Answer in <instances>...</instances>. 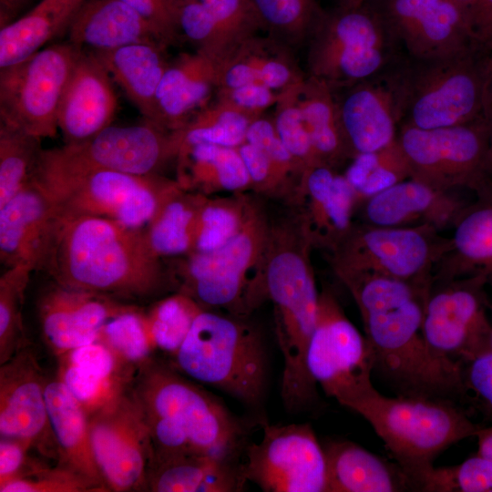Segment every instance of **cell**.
<instances>
[{
  "instance_id": "cb8c5ba5",
  "label": "cell",
  "mask_w": 492,
  "mask_h": 492,
  "mask_svg": "<svg viewBox=\"0 0 492 492\" xmlns=\"http://www.w3.org/2000/svg\"><path fill=\"white\" fill-rule=\"evenodd\" d=\"M117 108L113 79L95 56L83 49L57 113L58 129L66 144L86 140L111 125Z\"/></svg>"
},
{
  "instance_id": "be15d7a7",
  "label": "cell",
  "mask_w": 492,
  "mask_h": 492,
  "mask_svg": "<svg viewBox=\"0 0 492 492\" xmlns=\"http://www.w3.org/2000/svg\"><path fill=\"white\" fill-rule=\"evenodd\" d=\"M487 118L488 125H489V129H490L491 149H492V87H490L489 101H488L487 111Z\"/></svg>"
},
{
  "instance_id": "f546056e",
  "label": "cell",
  "mask_w": 492,
  "mask_h": 492,
  "mask_svg": "<svg viewBox=\"0 0 492 492\" xmlns=\"http://www.w3.org/2000/svg\"><path fill=\"white\" fill-rule=\"evenodd\" d=\"M67 33L68 42L91 50H108L137 43L169 46L151 24L120 0H86Z\"/></svg>"
},
{
  "instance_id": "8fae6325",
  "label": "cell",
  "mask_w": 492,
  "mask_h": 492,
  "mask_svg": "<svg viewBox=\"0 0 492 492\" xmlns=\"http://www.w3.org/2000/svg\"><path fill=\"white\" fill-rule=\"evenodd\" d=\"M397 141L411 179L443 190L466 188L476 194L492 187V149L487 118L423 129L401 126Z\"/></svg>"
},
{
  "instance_id": "03108f58",
  "label": "cell",
  "mask_w": 492,
  "mask_h": 492,
  "mask_svg": "<svg viewBox=\"0 0 492 492\" xmlns=\"http://www.w3.org/2000/svg\"><path fill=\"white\" fill-rule=\"evenodd\" d=\"M487 286L492 289V278L487 282Z\"/></svg>"
},
{
  "instance_id": "277c9868",
  "label": "cell",
  "mask_w": 492,
  "mask_h": 492,
  "mask_svg": "<svg viewBox=\"0 0 492 492\" xmlns=\"http://www.w3.org/2000/svg\"><path fill=\"white\" fill-rule=\"evenodd\" d=\"M313 247L299 213L270 224L260 282L273 304L275 333L283 357L282 384L298 390L312 378L307 353L318 313L320 292L311 261Z\"/></svg>"
},
{
  "instance_id": "5b68a950",
  "label": "cell",
  "mask_w": 492,
  "mask_h": 492,
  "mask_svg": "<svg viewBox=\"0 0 492 492\" xmlns=\"http://www.w3.org/2000/svg\"><path fill=\"white\" fill-rule=\"evenodd\" d=\"M362 415L384 441L395 462L423 491L433 472L435 458L456 442L484 426L475 423L466 409L446 399L388 397L375 390L357 404Z\"/></svg>"
},
{
  "instance_id": "e0dca14e",
  "label": "cell",
  "mask_w": 492,
  "mask_h": 492,
  "mask_svg": "<svg viewBox=\"0 0 492 492\" xmlns=\"http://www.w3.org/2000/svg\"><path fill=\"white\" fill-rule=\"evenodd\" d=\"M92 451L108 491L147 488L152 461L149 429L131 390L87 415Z\"/></svg>"
},
{
  "instance_id": "6da1fadb",
  "label": "cell",
  "mask_w": 492,
  "mask_h": 492,
  "mask_svg": "<svg viewBox=\"0 0 492 492\" xmlns=\"http://www.w3.org/2000/svg\"><path fill=\"white\" fill-rule=\"evenodd\" d=\"M333 272L359 309L374 370L398 395L461 400V366L436 356L424 336L429 290L372 272Z\"/></svg>"
},
{
  "instance_id": "836d02e7",
  "label": "cell",
  "mask_w": 492,
  "mask_h": 492,
  "mask_svg": "<svg viewBox=\"0 0 492 492\" xmlns=\"http://www.w3.org/2000/svg\"><path fill=\"white\" fill-rule=\"evenodd\" d=\"M167 47L157 43H137L90 52L122 88L144 119L150 121L157 89L169 63L166 55Z\"/></svg>"
},
{
  "instance_id": "ee69618b",
  "label": "cell",
  "mask_w": 492,
  "mask_h": 492,
  "mask_svg": "<svg viewBox=\"0 0 492 492\" xmlns=\"http://www.w3.org/2000/svg\"><path fill=\"white\" fill-rule=\"evenodd\" d=\"M251 203L241 194L206 196L199 212L193 252L211 251L230 241L243 227Z\"/></svg>"
},
{
  "instance_id": "f907efd6",
  "label": "cell",
  "mask_w": 492,
  "mask_h": 492,
  "mask_svg": "<svg viewBox=\"0 0 492 492\" xmlns=\"http://www.w3.org/2000/svg\"><path fill=\"white\" fill-rule=\"evenodd\" d=\"M423 491L492 492V459L477 454L456 466L435 467Z\"/></svg>"
},
{
  "instance_id": "003e7915",
  "label": "cell",
  "mask_w": 492,
  "mask_h": 492,
  "mask_svg": "<svg viewBox=\"0 0 492 492\" xmlns=\"http://www.w3.org/2000/svg\"><path fill=\"white\" fill-rule=\"evenodd\" d=\"M491 69H492V59H491ZM491 87H492V78H491Z\"/></svg>"
},
{
  "instance_id": "8992f818",
  "label": "cell",
  "mask_w": 492,
  "mask_h": 492,
  "mask_svg": "<svg viewBox=\"0 0 492 492\" xmlns=\"http://www.w3.org/2000/svg\"><path fill=\"white\" fill-rule=\"evenodd\" d=\"M492 54L472 48L428 59L405 56L401 126L447 128L487 118Z\"/></svg>"
},
{
  "instance_id": "484cf974",
  "label": "cell",
  "mask_w": 492,
  "mask_h": 492,
  "mask_svg": "<svg viewBox=\"0 0 492 492\" xmlns=\"http://www.w3.org/2000/svg\"><path fill=\"white\" fill-rule=\"evenodd\" d=\"M296 192L313 247L332 251L354 224L359 205L354 188L344 174L318 165L302 173Z\"/></svg>"
},
{
  "instance_id": "8d00e7d4",
  "label": "cell",
  "mask_w": 492,
  "mask_h": 492,
  "mask_svg": "<svg viewBox=\"0 0 492 492\" xmlns=\"http://www.w3.org/2000/svg\"><path fill=\"white\" fill-rule=\"evenodd\" d=\"M86 0H42L0 29V68L17 64L67 31Z\"/></svg>"
},
{
  "instance_id": "680465c9",
  "label": "cell",
  "mask_w": 492,
  "mask_h": 492,
  "mask_svg": "<svg viewBox=\"0 0 492 492\" xmlns=\"http://www.w3.org/2000/svg\"><path fill=\"white\" fill-rule=\"evenodd\" d=\"M29 442L2 437L0 442V486L18 477L29 464Z\"/></svg>"
},
{
  "instance_id": "44dd1931",
  "label": "cell",
  "mask_w": 492,
  "mask_h": 492,
  "mask_svg": "<svg viewBox=\"0 0 492 492\" xmlns=\"http://www.w3.org/2000/svg\"><path fill=\"white\" fill-rule=\"evenodd\" d=\"M37 356L27 343L0 365V433L29 442L57 460L46 402L47 383Z\"/></svg>"
},
{
  "instance_id": "7bdbcfd3",
  "label": "cell",
  "mask_w": 492,
  "mask_h": 492,
  "mask_svg": "<svg viewBox=\"0 0 492 492\" xmlns=\"http://www.w3.org/2000/svg\"><path fill=\"white\" fill-rule=\"evenodd\" d=\"M40 142L0 122V206L33 180L43 150Z\"/></svg>"
},
{
  "instance_id": "60d3db41",
  "label": "cell",
  "mask_w": 492,
  "mask_h": 492,
  "mask_svg": "<svg viewBox=\"0 0 492 492\" xmlns=\"http://www.w3.org/2000/svg\"><path fill=\"white\" fill-rule=\"evenodd\" d=\"M261 28L292 48L306 43L323 14L318 0H250Z\"/></svg>"
},
{
  "instance_id": "30bf717a",
  "label": "cell",
  "mask_w": 492,
  "mask_h": 492,
  "mask_svg": "<svg viewBox=\"0 0 492 492\" xmlns=\"http://www.w3.org/2000/svg\"><path fill=\"white\" fill-rule=\"evenodd\" d=\"M269 230L263 211L251 203L243 227L230 241L211 251L184 256L178 271L179 292L204 309L245 317L264 300L250 273L261 263Z\"/></svg>"
},
{
  "instance_id": "94428289",
  "label": "cell",
  "mask_w": 492,
  "mask_h": 492,
  "mask_svg": "<svg viewBox=\"0 0 492 492\" xmlns=\"http://www.w3.org/2000/svg\"><path fill=\"white\" fill-rule=\"evenodd\" d=\"M477 455L492 459V425L483 426L476 435Z\"/></svg>"
},
{
  "instance_id": "6125c7cd",
  "label": "cell",
  "mask_w": 492,
  "mask_h": 492,
  "mask_svg": "<svg viewBox=\"0 0 492 492\" xmlns=\"http://www.w3.org/2000/svg\"><path fill=\"white\" fill-rule=\"evenodd\" d=\"M335 6L357 7L366 5L369 0H333Z\"/></svg>"
},
{
  "instance_id": "83f0119b",
  "label": "cell",
  "mask_w": 492,
  "mask_h": 492,
  "mask_svg": "<svg viewBox=\"0 0 492 492\" xmlns=\"http://www.w3.org/2000/svg\"><path fill=\"white\" fill-rule=\"evenodd\" d=\"M216 67L217 89L261 84L280 92L307 76L293 48L268 34L255 33L242 39L216 60Z\"/></svg>"
},
{
  "instance_id": "9f6ffc18",
  "label": "cell",
  "mask_w": 492,
  "mask_h": 492,
  "mask_svg": "<svg viewBox=\"0 0 492 492\" xmlns=\"http://www.w3.org/2000/svg\"><path fill=\"white\" fill-rule=\"evenodd\" d=\"M138 12L165 38L169 46L181 40L177 25V0H120Z\"/></svg>"
},
{
  "instance_id": "e575fe53",
  "label": "cell",
  "mask_w": 492,
  "mask_h": 492,
  "mask_svg": "<svg viewBox=\"0 0 492 492\" xmlns=\"http://www.w3.org/2000/svg\"><path fill=\"white\" fill-rule=\"evenodd\" d=\"M176 161V180L187 190L210 196L220 192L241 194L252 189L237 148L195 144L181 148Z\"/></svg>"
},
{
  "instance_id": "603a6c76",
  "label": "cell",
  "mask_w": 492,
  "mask_h": 492,
  "mask_svg": "<svg viewBox=\"0 0 492 492\" xmlns=\"http://www.w3.org/2000/svg\"><path fill=\"white\" fill-rule=\"evenodd\" d=\"M96 293L65 287L56 282L37 301V315L46 343L57 355L98 340L104 324L130 308Z\"/></svg>"
},
{
  "instance_id": "d6a6232c",
  "label": "cell",
  "mask_w": 492,
  "mask_h": 492,
  "mask_svg": "<svg viewBox=\"0 0 492 492\" xmlns=\"http://www.w3.org/2000/svg\"><path fill=\"white\" fill-rule=\"evenodd\" d=\"M241 464L203 454H181L151 463L147 488L154 492H233L244 488Z\"/></svg>"
},
{
  "instance_id": "4dcf8cb0",
  "label": "cell",
  "mask_w": 492,
  "mask_h": 492,
  "mask_svg": "<svg viewBox=\"0 0 492 492\" xmlns=\"http://www.w3.org/2000/svg\"><path fill=\"white\" fill-rule=\"evenodd\" d=\"M322 446L326 462L325 492L415 491L396 462L348 440H331Z\"/></svg>"
},
{
  "instance_id": "7a4b0ae2",
  "label": "cell",
  "mask_w": 492,
  "mask_h": 492,
  "mask_svg": "<svg viewBox=\"0 0 492 492\" xmlns=\"http://www.w3.org/2000/svg\"><path fill=\"white\" fill-rule=\"evenodd\" d=\"M46 268L54 282L114 300H143L172 282L142 229L100 217L59 224Z\"/></svg>"
},
{
  "instance_id": "c3c4849f",
  "label": "cell",
  "mask_w": 492,
  "mask_h": 492,
  "mask_svg": "<svg viewBox=\"0 0 492 492\" xmlns=\"http://www.w3.org/2000/svg\"><path fill=\"white\" fill-rule=\"evenodd\" d=\"M98 340L109 346L119 359L137 364L150 357L154 346L147 316L134 306L109 319L100 330Z\"/></svg>"
},
{
  "instance_id": "f35d334b",
  "label": "cell",
  "mask_w": 492,
  "mask_h": 492,
  "mask_svg": "<svg viewBox=\"0 0 492 492\" xmlns=\"http://www.w3.org/2000/svg\"><path fill=\"white\" fill-rule=\"evenodd\" d=\"M299 103L320 164L337 169L352 159L333 90L306 76L300 87Z\"/></svg>"
},
{
  "instance_id": "b9f144b4",
  "label": "cell",
  "mask_w": 492,
  "mask_h": 492,
  "mask_svg": "<svg viewBox=\"0 0 492 492\" xmlns=\"http://www.w3.org/2000/svg\"><path fill=\"white\" fill-rule=\"evenodd\" d=\"M344 176L354 188L360 207L374 194L410 179L411 173L407 159L396 139L376 152L354 157Z\"/></svg>"
},
{
  "instance_id": "9a60e30c",
  "label": "cell",
  "mask_w": 492,
  "mask_h": 492,
  "mask_svg": "<svg viewBox=\"0 0 492 492\" xmlns=\"http://www.w3.org/2000/svg\"><path fill=\"white\" fill-rule=\"evenodd\" d=\"M487 279L475 275L433 282L425 298L423 333L439 359L458 366L490 350Z\"/></svg>"
},
{
  "instance_id": "f1b7e54d",
  "label": "cell",
  "mask_w": 492,
  "mask_h": 492,
  "mask_svg": "<svg viewBox=\"0 0 492 492\" xmlns=\"http://www.w3.org/2000/svg\"><path fill=\"white\" fill-rule=\"evenodd\" d=\"M476 197L456 220L432 283L475 275H484L487 282L492 278V188Z\"/></svg>"
},
{
  "instance_id": "d6986e66",
  "label": "cell",
  "mask_w": 492,
  "mask_h": 492,
  "mask_svg": "<svg viewBox=\"0 0 492 492\" xmlns=\"http://www.w3.org/2000/svg\"><path fill=\"white\" fill-rule=\"evenodd\" d=\"M405 56L371 78L333 90L353 158L376 152L397 139L405 109Z\"/></svg>"
},
{
  "instance_id": "f5cc1de1",
  "label": "cell",
  "mask_w": 492,
  "mask_h": 492,
  "mask_svg": "<svg viewBox=\"0 0 492 492\" xmlns=\"http://www.w3.org/2000/svg\"><path fill=\"white\" fill-rule=\"evenodd\" d=\"M237 149L250 175L252 190L265 193H281L290 189L293 178L260 148L245 141Z\"/></svg>"
},
{
  "instance_id": "7c38bea8",
  "label": "cell",
  "mask_w": 492,
  "mask_h": 492,
  "mask_svg": "<svg viewBox=\"0 0 492 492\" xmlns=\"http://www.w3.org/2000/svg\"><path fill=\"white\" fill-rule=\"evenodd\" d=\"M449 238L431 226L384 227L354 224L330 251L333 270L365 271L429 290Z\"/></svg>"
},
{
  "instance_id": "e7e4bbea",
  "label": "cell",
  "mask_w": 492,
  "mask_h": 492,
  "mask_svg": "<svg viewBox=\"0 0 492 492\" xmlns=\"http://www.w3.org/2000/svg\"><path fill=\"white\" fill-rule=\"evenodd\" d=\"M488 307H489V313H490V317H491V322H492V299L489 300ZM490 350L492 351V334H491V345H490Z\"/></svg>"
},
{
  "instance_id": "ba28073f",
  "label": "cell",
  "mask_w": 492,
  "mask_h": 492,
  "mask_svg": "<svg viewBox=\"0 0 492 492\" xmlns=\"http://www.w3.org/2000/svg\"><path fill=\"white\" fill-rule=\"evenodd\" d=\"M307 45V76L337 90L371 78L405 55L368 5L324 10Z\"/></svg>"
},
{
  "instance_id": "f6af8a7d",
  "label": "cell",
  "mask_w": 492,
  "mask_h": 492,
  "mask_svg": "<svg viewBox=\"0 0 492 492\" xmlns=\"http://www.w3.org/2000/svg\"><path fill=\"white\" fill-rule=\"evenodd\" d=\"M32 272L15 265L6 267L0 276V364L26 344L23 305Z\"/></svg>"
},
{
  "instance_id": "1f68e13d",
  "label": "cell",
  "mask_w": 492,
  "mask_h": 492,
  "mask_svg": "<svg viewBox=\"0 0 492 492\" xmlns=\"http://www.w3.org/2000/svg\"><path fill=\"white\" fill-rule=\"evenodd\" d=\"M45 394L57 462L108 491L92 451L85 409L58 376L47 380Z\"/></svg>"
},
{
  "instance_id": "52a82bcc",
  "label": "cell",
  "mask_w": 492,
  "mask_h": 492,
  "mask_svg": "<svg viewBox=\"0 0 492 492\" xmlns=\"http://www.w3.org/2000/svg\"><path fill=\"white\" fill-rule=\"evenodd\" d=\"M243 318L203 309L174 357L178 371L252 406L264 395L267 358L261 335Z\"/></svg>"
},
{
  "instance_id": "681fc988",
  "label": "cell",
  "mask_w": 492,
  "mask_h": 492,
  "mask_svg": "<svg viewBox=\"0 0 492 492\" xmlns=\"http://www.w3.org/2000/svg\"><path fill=\"white\" fill-rule=\"evenodd\" d=\"M95 484L61 465L44 467L29 463L15 478L0 486V492H101Z\"/></svg>"
},
{
  "instance_id": "816d5d0a",
  "label": "cell",
  "mask_w": 492,
  "mask_h": 492,
  "mask_svg": "<svg viewBox=\"0 0 492 492\" xmlns=\"http://www.w3.org/2000/svg\"><path fill=\"white\" fill-rule=\"evenodd\" d=\"M461 400L469 401L492 423V351L482 352L461 364Z\"/></svg>"
},
{
  "instance_id": "d590c367",
  "label": "cell",
  "mask_w": 492,
  "mask_h": 492,
  "mask_svg": "<svg viewBox=\"0 0 492 492\" xmlns=\"http://www.w3.org/2000/svg\"><path fill=\"white\" fill-rule=\"evenodd\" d=\"M59 356L57 376L87 415L124 390L118 374L119 358L105 343L97 340Z\"/></svg>"
},
{
  "instance_id": "4fadbf2b",
  "label": "cell",
  "mask_w": 492,
  "mask_h": 492,
  "mask_svg": "<svg viewBox=\"0 0 492 492\" xmlns=\"http://www.w3.org/2000/svg\"><path fill=\"white\" fill-rule=\"evenodd\" d=\"M307 368L328 396L352 410L376 390L371 378L374 371L372 349L328 288L320 292Z\"/></svg>"
},
{
  "instance_id": "7402d4cb",
  "label": "cell",
  "mask_w": 492,
  "mask_h": 492,
  "mask_svg": "<svg viewBox=\"0 0 492 492\" xmlns=\"http://www.w3.org/2000/svg\"><path fill=\"white\" fill-rule=\"evenodd\" d=\"M59 222L50 194L35 179L0 206V260L43 269Z\"/></svg>"
},
{
  "instance_id": "ab89813d",
  "label": "cell",
  "mask_w": 492,
  "mask_h": 492,
  "mask_svg": "<svg viewBox=\"0 0 492 492\" xmlns=\"http://www.w3.org/2000/svg\"><path fill=\"white\" fill-rule=\"evenodd\" d=\"M253 120L233 106L215 97L181 129L176 131L179 149L203 143L238 148L246 141L248 128Z\"/></svg>"
},
{
  "instance_id": "11a10c76",
  "label": "cell",
  "mask_w": 492,
  "mask_h": 492,
  "mask_svg": "<svg viewBox=\"0 0 492 492\" xmlns=\"http://www.w3.org/2000/svg\"><path fill=\"white\" fill-rule=\"evenodd\" d=\"M280 92L261 84H247L235 87L218 88L215 97L241 110L253 119L276 104Z\"/></svg>"
},
{
  "instance_id": "d4e9b609",
  "label": "cell",
  "mask_w": 492,
  "mask_h": 492,
  "mask_svg": "<svg viewBox=\"0 0 492 492\" xmlns=\"http://www.w3.org/2000/svg\"><path fill=\"white\" fill-rule=\"evenodd\" d=\"M469 202L414 179L400 181L365 200L363 222L384 227H453Z\"/></svg>"
},
{
  "instance_id": "9c48e42d",
  "label": "cell",
  "mask_w": 492,
  "mask_h": 492,
  "mask_svg": "<svg viewBox=\"0 0 492 492\" xmlns=\"http://www.w3.org/2000/svg\"><path fill=\"white\" fill-rule=\"evenodd\" d=\"M34 179L53 199L59 224L84 217L107 218L142 229L175 182L160 176L101 169H61L37 164Z\"/></svg>"
},
{
  "instance_id": "2e32d148",
  "label": "cell",
  "mask_w": 492,
  "mask_h": 492,
  "mask_svg": "<svg viewBox=\"0 0 492 492\" xmlns=\"http://www.w3.org/2000/svg\"><path fill=\"white\" fill-rule=\"evenodd\" d=\"M179 150L175 131H168L145 119L136 125H109L86 140L43 149L39 164L146 176L159 174L168 162L177 159Z\"/></svg>"
},
{
  "instance_id": "4316f807",
  "label": "cell",
  "mask_w": 492,
  "mask_h": 492,
  "mask_svg": "<svg viewBox=\"0 0 492 492\" xmlns=\"http://www.w3.org/2000/svg\"><path fill=\"white\" fill-rule=\"evenodd\" d=\"M217 90L216 61L196 51L170 60L157 89L151 122L168 131L181 129Z\"/></svg>"
},
{
  "instance_id": "74e56055",
  "label": "cell",
  "mask_w": 492,
  "mask_h": 492,
  "mask_svg": "<svg viewBox=\"0 0 492 492\" xmlns=\"http://www.w3.org/2000/svg\"><path fill=\"white\" fill-rule=\"evenodd\" d=\"M205 197L185 190L175 179L163 194L153 217L142 228L155 255L162 259L193 252L199 212Z\"/></svg>"
},
{
  "instance_id": "db71d44e",
  "label": "cell",
  "mask_w": 492,
  "mask_h": 492,
  "mask_svg": "<svg viewBox=\"0 0 492 492\" xmlns=\"http://www.w3.org/2000/svg\"><path fill=\"white\" fill-rule=\"evenodd\" d=\"M246 141L260 148L282 170L300 182L303 170L282 143L272 119L263 116L254 119L248 128Z\"/></svg>"
},
{
  "instance_id": "ffe728a7",
  "label": "cell",
  "mask_w": 492,
  "mask_h": 492,
  "mask_svg": "<svg viewBox=\"0 0 492 492\" xmlns=\"http://www.w3.org/2000/svg\"><path fill=\"white\" fill-rule=\"evenodd\" d=\"M366 5L408 57L436 58L478 48L450 0H369Z\"/></svg>"
},
{
  "instance_id": "7dc6e473",
  "label": "cell",
  "mask_w": 492,
  "mask_h": 492,
  "mask_svg": "<svg viewBox=\"0 0 492 492\" xmlns=\"http://www.w3.org/2000/svg\"><path fill=\"white\" fill-rule=\"evenodd\" d=\"M302 82L280 91L279 98L274 105L272 121L282 143L304 172L321 164L315 154L299 103Z\"/></svg>"
},
{
  "instance_id": "3957f363",
  "label": "cell",
  "mask_w": 492,
  "mask_h": 492,
  "mask_svg": "<svg viewBox=\"0 0 492 492\" xmlns=\"http://www.w3.org/2000/svg\"><path fill=\"white\" fill-rule=\"evenodd\" d=\"M131 392L149 429L152 461L203 454L238 461L249 425L177 369L149 358L139 364Z\"/></svg>"
},
{
  "instance_id": "bcb514c9",
  "label": "cell",
  "mask_w": 492,
  "mask_h": 492,
  "mask_svg": "<svg viewBox=\"0 0 492 492\" xmlns=\"http://www.w3.org/2000/svg\"><path fill=\"white\" fill-rule=\"evenodd\" d=\"M203 309L181 292L157 302L146 315L154 346L174 355Z\"/></svg>"
},
{
  "instance_id": "91938a15",
  "label": "cell",
  "mask_w": 492,
  "mask_h": 492,
  "mask_svg": "<svg viewBox=\"0 0 492 492\" xmlns=\"http://www.w3.org/2000/svg\"><path fill=\"white\" fill-rule=\"evenodd\" d=\"M30 0H0V25L4 26L14 21L18 13Z\"/></svg>"
},
{
  "instance_id": "5bb4252c",
  "label": "cell",
  "mask_w": 492,
  "mask_h": 492,
  "mask_svg": "<svg viewBox=\"0 0 492 492\" xmlns=\"http://www.w3.org/2000/svg\"><path fill=\"white\" fill-rule=\"evenodd\" d=\"M82 50L56 44L0 68V122L40 139L55 137L60 101Z\"/></svg>"
},
{
  "instance_id": "6f0895ef",
  "label": "cell",
  "mask_w": 492,
  "mask_h": 492,
  "mask_svg": "<svg viewBox=\"0 0 492 492\" xmlns=\"http://www.w3.org/2000/svg\"><path fill=\"white\" fill-rule=\"evenodd\" d=\"M459 11L475 44L492 54V0H450Z\"/></svg>"
},
{
  "instance_id": "ac0fdd59",
  "label": "cell",
  "mask_w": 492,
  "mask_h": 492,
  "mask_svg": "<svg viewBox=\"0 0 492 492\" xmlns=\"http://www.w3.org/2000/svg\"><path fill=\"white\" fill-rule=\"evenodd\" d=\"M258 443L247 445L241 473L265 492H325L323 446L309 424L264 425Z\"/></svg>"
}]
</instances>
